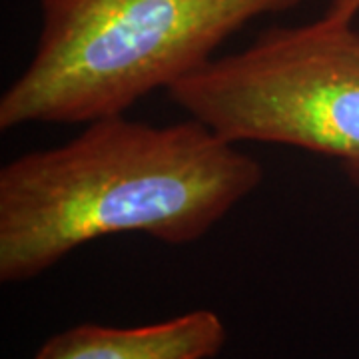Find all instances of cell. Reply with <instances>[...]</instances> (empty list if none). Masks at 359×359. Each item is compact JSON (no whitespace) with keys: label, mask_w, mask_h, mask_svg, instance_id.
Returning <instances> with one entry per match:
<instances>
[{"label":"cell","mask_w":359,"mask_h":359,"mask_svg":"<svg viewBox=\"0 0 359 359\" xmlns=\"http://www.w3.org/2000/svg\"><path fill=\"white\" fill-rule=\"evenodd\" d=\"M264 168L188 118L152 126L110 116L0 170V280L28 282L76 248L118 233L168 245L204 238L256 192Z\"/></svg>","instance_id":"cell-1"},{"label":"cell","mask_w":359,"mask_h":359,"mask_svg":"<svg viewBox=\"0 0 359 359\" xmlns=\"http://www.w3.org/2000/svg\"><path fill=\"white\" fill-rule=\"evenodd\" d=\"M302 0H40L36 48L0 98V130L122 116L192 76L264 14Z\"/></svg>","instance_id":"cell-2"},{"label":"cell","mask_w":359,"mask_h":359,"mask_svg":"<svg viewBox=\"0 0 359 359\" xmlns=\"http://www.w3.org/2000/svg\"><path fill=\"white\" fill-rule=\"evenodd\" d=\"M186 114L233 144L334 158L359 188V30L323 14L271 26L168 90Z\"/></svg>","instance_id":"cell-3"},{"label":"cell","mask_w":359,"mask_h":359,"mask_svg":"<svg viewBox=\"0 0 359 359\" xmlns=\"http://www.w3.org/2000/svg\"><path fill=\"white\" fill-rule=\"evenodd\" d=\"M226 339L216 311L194 309L140 327L82 323L52 335L34 359H212Z\"/></svg>","instance_id":"cell-4"},{"label":"cell","mask_w":359,"mask_h":359,"mask_svg":"<svg viewBox=\"0 0 359 359\" xmlns=\"http://www.w3.org/2000/svg\"><path fill=\"white\" fill-rule=\"evenodd\" d=\"M325 14L339 20H355L359 14V0H330Z\"/></svg>","instance_id":"cell-5"}]
</instances>
